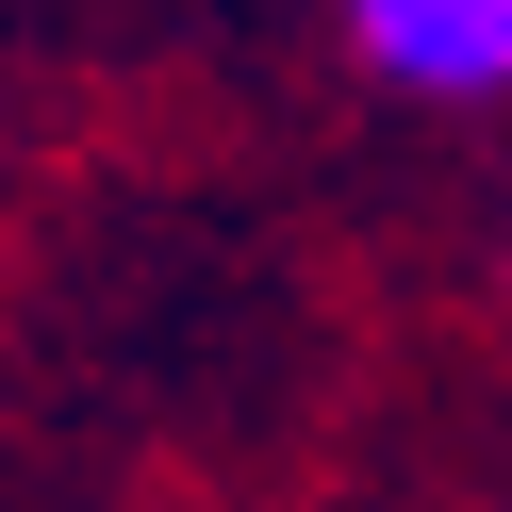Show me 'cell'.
I'll return each mask as SVG.
<instances>
[{
	"label": "cell",
	"instance_id": "6da1fadb",
	"mask_svg": "<svg viewBox=\"0 0 512 512\" xmlns=\"http://www.w3.org/2000/svg\"><path fill=\"white\" fill-rule=\"evenodd\" d=\"M347 50L413 100H512V0H347Z\"/></svg>",
	"mask_w": 512,
	"mask_h": 512
}]
</instances>
